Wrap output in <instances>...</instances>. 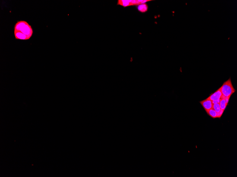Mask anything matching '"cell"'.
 Returning <instances> with one entry per match:
<instances>
[{
	"mask_svg": "<svg viewBox=\"0 0 237 177\" xmlns=\"http://www.w3.org/2000/svg\"><path fill=\"white\" fill-rule=\"evenodd\" d=\"M14 32L16 39L23 40H29L33 33L31 26L24 21H19L16 23Z\"/></svg>",
	"mask_w": 237,
	"mask_h": 177,
	"instance_id": "obj_1",
	"label": "cell"
},
{
	"mask_svg": "<svg viewBox=\"0 0 237 177\" xmlns=\"http://www.w3.org/2000/svg\"><path fill=\"white\" fill-rule=\"evenodd\" d=\"M220 87L223 96L226 98L230 99L232 95L236 91L232 85L230 77L225 81Z\"/></svg>",
	"mask_w": 237,
	"mask_h": 177,
	"instance_id": "obj_2",
	"label": "cell"
},
{
	"mask_svg": "<svg viewBox=\"0 0 237 177\" xmlns=\"http://www.w3.org/2000/svg\"><path fill=\"white\" fill-rule=\"evenodd\" d=\"M222 96H223V95L221 91V87H220L214 93L210 95L207 99L212 101L213 103H219Z\"/></svg>",
	"mask_w": 237,
	"mask_h": 177,
	"instance_id": "obj_3",
	"label": "cell"
},
{
	"mask_svg": "<svg viewBox=\"0 0 237 177\" xmlns=\"http://www.w3.org/2000/svg\"><path fill=\"white\" fill-rule=\"evenodd\" d=\"M200 103L204 108L206 112L213 108V102L209 99H206L205 100L200 102Z\"/></svg>",
	"mask_w": 237,
	"mask_h": 177,
	"instance_id": "obj_4",
	"label": "cell"
},
{
	"mask_svg": "<svg viewBox=\"0 0 237 177\" xmlns=\"http://www.w3.org/2000/svg\"><path fill=\"white\" fill-rule=\"evenodd\" d=\"M229 99L226 98L223 96H222V98L221 99L220 102H219V104H220L221 110L222 112H224V111L227 105L228 102H229Z\"/></svg>",
	"mask_w": 237,
	"mask_h": 177,
	"instance_id": "obj_5",
	"label": "cell"
},
{
	"mask_svg": "<svg viewBox=\"0 0 237 177\" xmlns=\"http://www.w3.org/2000/svg\"><path fill=\"white\" fill-rule=\"evenodd\" d=\"M148 5L147 4L145 3H143L140 4V5H138L137 7V9L138 11L140 12L144 13L147 11L148 10Z\"/></svg>",
	"mask_w": 237,
	"mask_h": 177,
	"instance_id": "obj_6",
	"label": "cell"
},
{
	"mask_svg": "<svg viewBox=\"0 0 237 177\" xmlns=\"http://www.w3.org/2000/svg\"><path fill=\"white\" fill-rule=\"evenodd\" d=\"M206 112H207L208 115L212 118H218L217 113L213 108L207 111Z\"/></svg>",
	"mask_w": 237,
	"mask_h": 177,
	"instance_id": "obj_7",
	"label": "cell"
},
{
	"mask_svg": "<svg viewBox=\"0 0 237 177\" xmlns=\"http://www.w3.org/2000/svg\"><path fill=\"white\" fill-rule=\"evenodd\" d=\"M213 108L217 113L218 118H219V115L221 111L219 103H213Z\"/></svg>",
	"mask_w": 237,
	"mask_h": 177,
	"instance_id": "obj_8",
	"label": "cell"
}]
</instances>
